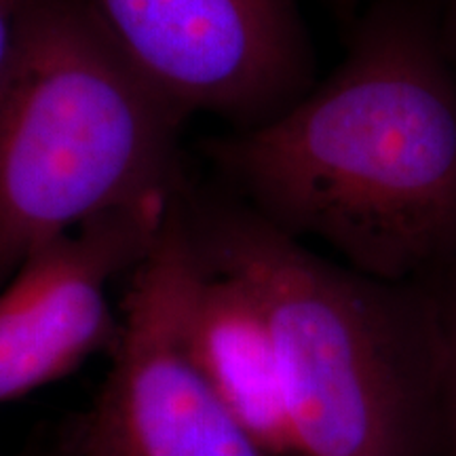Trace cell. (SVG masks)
<instances>
[{"mask_svg":"<svg viewBox=\"0 0 456 456\" xmlns=\"http://www.w3.org/2000/svg\"><path fill=\"white\" fill-rule=\"evenodd\" d=\"M21 4L24 0H0V89L13 64Z\"/></svg>","mask_w":456,"mask_h":456,"instance_id":"obj_9","label":"cell"},{"mask_svg":"<svg viewBox=\"0 0 456 456\" xmlns=\"http://www.w3.org/2000/svg\"><path fill=\"white\" fill-rule=\"evenodd\" d=\"M362 3L363 0H336L340 13H351V11H355Z\"/></svg>","mask_w":456,"mask_h":456,"instance_id":"obj_11","label":"cell"},{"mask_svg":"<svg viewBox=\"0 0 456 456\" xmlns=\"http://www.w3.org/2000/svg\"><path fill=\"white\" fill-rule=\"evenodd\" d=\"M436 21L450 64H452L456 70V0H444L442 13L436 15Z\"/></svg>","mask_w":456,"mask_h":456,"instance_id":"obj_10","label":"cell"},{"mask_svg":"<svg viewBox=\"0 0 456 456\" xmlns=\"http://www.w3.org/2000/svg\"><path fill=\"white\" fill-rule=\"evenodd\" d=\"M199 265L182 195L131 273L114 357L78 456H277L232 419L188 351L186 300Z\"/></svg>","mask_w":456,"mask_h":456,"instance_id":"obj_4","label":"cell"},{"mask_svg":"<svg viewBox=\"0 0 456 456\" xmlns=\"http://www.w3.org/2000/svg\"><path fill=\"white\" fill-rule=\"evenodd\" d=\"M191 218L209 266L248 289L269 328L296 456H420L442 402L429 283L363 275L248 205Z\"/></svg>","mask_w":456,"mask_h":456,"instance_id":"obj_2","label":"cell"},{"mask_svg":"<svg viewBox=\"0 0 456 456\" xmlns=\"http://www.w3.org/2000/svg\"><path fill=\"white\" fill-rule=\"evenodd\" d=\"M184 118L83 0H24L0 89V288L74 228L178 195Z\"/></svg>","mask_w":456,"mask_h":456,"instance_id":"obj_3","label":"cell"},{"mask_svg":"<svg viewBox=\"0 0 456 456\" xmlns=\"http://www.w3.org/2000/svg\"><path fill=\"white\" fill-rule=\"evenodd\" d=\"M212 155L260 218L363 275L456 269V70L416 0L374 3L326 81Z\"/></svg>","mask_w":456,"mask_h":456,"instance_id":"obj_1","label":"cell"},{"mask_svg":"<svg viewBox=\"0 0 456 456\" xmlns=\"http://www.w3.org/2000/svg\"><path fill=\"white\" fill-rule=\"evenodd\" d=\"M178 197L74 228L0 288V406L64 379L117 338L108 288L146 258Z\"/></svg>","mask_w":456,"mask_h":456,"instance_id":"obj_6","label":"cell"},{"mask_svg":"<svg viewBox=\"0 0 456 456\" xmlns=\"http://www.w3.org/2000/svg\"><path fill=\"white\" fill-rule=\"evenodd\" d=\"M127 64L182 117L254 129L315 87L296 0H83Z\"/></svg>","mask_w":456,"mask_h":456,"instance_id":"obj_5","label":"cell"},{"mask_svg":"<svg viewBox=\"0 0 456 456\" xmlns=\"http://www.w3.org/2000/svg\"><path fill=\"white\" fill-rule=\"evenodd\" d=\"M184 336L192 359L232 419L269 452L296 456L269 328L248 289L209 266L203 252L188 292Z\"/></svg>","mask_w":456,"mask_h":456,"instance_id":"obj_7","label":"cell"},{"mask_svg":"<svg viewBox=\"0 0 456 456\" xmlns=\"http://www.w3.org/2000/svg\"><path fill=\"white\" fill-rule=\"evenodd\" d=\"M429 283L442 338V403L456 436V269Z\"/></svg>","mask_w":456,"mask_h":456,"instance_id":"obj_8","label":"cell"}]
</instances>
